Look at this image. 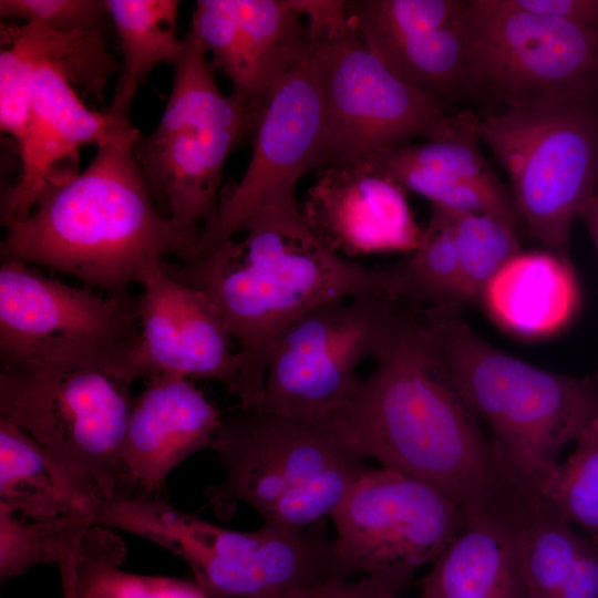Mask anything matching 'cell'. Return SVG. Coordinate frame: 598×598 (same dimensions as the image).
<instances>
[{
    "mask_svg": "<svg viewBox=\"0 0 598 598\" xmlns=\"http://www.w3.org/2000/svg\"><path fill=\"white\" fill-rule=\"evenodd\" d=\"M419 309L404 302L372 372L319 426L361 457L436 488L468 520L509 523L527 496L439 358Z\"/></svg>",
    "mask_w": 598,
    "mask_h": 598,
    "instance_id": "6da1fadb",
    "label": "cell"
},
{
    "mask_svg": "<svg viewBox=\"0 0 598 598\" xmlns=\"http://www.w3.org/2000/svg\"><path fill=\"white\" fill-rule=\"evenodd\" d=\"M240 231V240L229 239L198 258L164 261L163 267L205 292L219 310L239 359L228 392L239 408H255L262 401L269 350L293 321L331 301L400 295L388 269L367 267L322 245L296 195L259 205Z\"/></svg>",
    "mask_w": 598,
    "mask_h": 598,
    "instance_id": "7a4b0ae2",
    "label": "cell"
},
{
    "mask_svg": "<svg viewBox=\"0 0 598 598\" xmlns=\"http://www.w3.org/2000/svg\"><path fill=\"white\" fill-rule=\"evenodd\" d=\"M135 142L100 144L84 171L49 182L31 212L8 227L1 261L47 267L116 295L167 257L189 259L197 239L156 206Z\"/></svg>",
    "mask_w": 598,
    "mask_h": 598,
    "instance_id": "3957f363",
    "label": "cell"
},
{
    "mask_svg": "<svg viewBox=\"0 0 598 598\" xmlns=\"http://www.w3.org/2000/svg\"><path fill=\"white\" fill-rule=\"evenodd\" d=\"M419 313L512 482L544 501L560 453L598 417V377L556 373L511 355L478 336L460 308L424 306Z\"/></svg>",
    "mask_w": 598,
    "mask_h": 598,
    "instance_id": "277c9868",
    "label": "cell"
},
{
    "mask_svg": "<svg viewBox=\"0 0 598 598\" xmlns=\"http://www.w3.org/2000/svg\"><path fill=\"white\" fill-rule=\"evenodd\" d=\"M210 448L225 477L204 495L223 519L243 503L264 523L311 526L332 515L367 470L363 457L323 427L260 406L223 415Z\"/></svg>",
    "mask_w": 598,
    "mask_h": 598,
    "instance_id": "5b68a950",
    "label": "cell"
},
{
    "mask_svg": "<svg viewBox=\"0 0 598 598\" xmlns=\"http://www.w3.org/2000/svg\"><path fill=\"white\" fill-rule=\"evenodd\" d=\"M95 526L124 530L184 559L209 598H276L334 577L348 578L323 520L305 528L264 523L239 532L182 512L162 497L102 501Z\"/></svg>",
    "mask_w": 598,
    "mask_h": 598,
    "instance_id": "8992f818",
    "label": "cell"
},
{
    "mask_svg": "<svg viewBox=\"0 0 598 598\" xmlns=\"http://www.w3.org/2000/svg\"><path fill=\"white\" fill-rule=\"evenodd\" d=\"M477 134L504 168L522 223L569 259L573 223L598 189V96L489 112Z\"/></svg>",
    "mask_w": 598,
    "mask_h": 598,
    "instance_id": "52a82bcc",
    "label": "cell"
},
{
    "mask_svg": "<svg viewBox=\"0 0 598 598\" xmlns=\"http://www.w3.org/2000/svg\"><path fill=\"white\" fill-rule=\"evenodd\" d=\"M318 42L324 120L312 172L365 162L415 138L442 141L477 127L450 114L392 73L347 22Z\"/></svg>",
    "mask_w": 598,
    "mask_h": 598,
    "instance_id": "ba28073f",
    "label": "cell"
},
{
    "mask_svg": "<svg viewBox=\"0 0 598 598\" xmlns=\"http://www.w3.org/2000/svg\"><path fill=\"white\" fill-rule=\"evenodd\" d=\"M138 337L130 292L100 295L1 261L0 369L91 368L121 379Z\"/></svg>",
    "mask_w": 598,
    "mask_h": 598,
    "instance_id": "9c48e42d",
    "label": "cell"
},
{
    "mask_svg": "<svg viewBox=\"0 0 598 598\" xmlns=\"http://www.w3.org/2000/svg\"><path fill=\"white\" fill-rule=\"evenodd\" d=\"M466 99L526 107L598 96V30L468 0Z\"/></svg>",
    "mask_w": 598,
    "mask_h": 598,
    "instance_id": "30bf717a",
    "label": "cell"
},
{
    "mask_svg": "<svg viewBox=\"0 0 598 598\" xmlns=\"http://www.w3.org/2000/svg\"><path fill=\"white\" fill-rule=\"evenodd\" d=\"M130 384L91 368L0 369V417L27 432L102 502L120 492Z\"/></svg>",
    "mask_w": 598,
    "mask_h": 598,
    "instance_id": "8fae6325",
    "label": "cell"
},
{
    "mask_svg": "<svg viewBox=\"0 0 598 598\" xmlns=\"http://www.w3.org/2000/svg\"><path fill=\"white\" fill-rule=\"evenodd\" d=\"M404 300L367 295L318 306L271 346L260 408L310 424L327 422L350 398L359 365L386 343Z\"/></svg>",
    "mask_w": 598,
    "mask_h": 598,
    "instance_id": "7c38bea8",
    "label": "cell"
},
{
    "mask_svg": "<svg viewBox=\"0 0 598 598\" xmlns=\"http://www.w3.org/2000/svg\"><path fill=\"white\" fill-rule=\"evenodd\" d=\"M330 517L332 545L348 577L361 575L400 596L468 523L436 488L383 466L365 470Z\"/></svg>",
    "mask_w": 598,
    "mask_h": 598,
    "instance_id": "4fadbf2b",
    "label": "cell"
},
{
    "mask_svg": "<svg viewBox=\"0 0 598 598\" xmlns=\"http://www.w3.org/2000/svg\"><path fill=\"white\" fill-rule=\"evenodd\" d=\"M323 120L320 51L315 41L267 100L248 166L200 229L189 259L233 239L259 205L295 195L298 182L312 172Z\"/></svg>",
    "mask_w": 598,
    "mask_h": 598,
    "instance_id": "5bb4252c",
    "label": "cell"
},
{
    "mask_svg": "<svg viewBox=\"0 0 598 598\" xmlns=\"http://www.w3.org/2000/svg\"><path fill=\"white\" fill-rule=\"evenodd\" d=\"M346 10L408 85L445 111L466 97L468 0H353Z\"/></svg>",
    "mask_w": 598,
    "mask_h": 598,
    "instance_id": "9a60e30c",
    "label": "cell"
},
{
    "mask_svg": "<svg viewBox=\"0 0 598 598\" xmlns=\"http://www.w3.org/2000/svg\"><path fill=\"white\" fill-rule=\"evenodd\" d=\"M163 264L140 283V337L121 379L171 374L215 380L229 390L239 359L226 321L205 292L172 277Z\"/></svg>",
    "mask_w": 598,
    "mask_h": 598,
    "instance_id": "2e32d148",
    "label": "cell"
},
{
    "mask_svg": "<svg viewBox=\"0 0 598 598\" xmlns=\"http://www.w3.org/2000/svg\"><path fill=\"white\" fill-rule=\"evenodd\" d=\"M190 27L231 94L260 113L313 45L298 0H198Z\"/></svg>",
    "mask_w": 598,
    "mask_h": 598,
    "instance_id": "e0dca14e",
    "label": "cell"
},
{
    "mask_svg": "<svg viewBox=\"0 0 598 598\" xmlns=\"http://www.w3.org/2000/svg\"><path fill=\"white\" fill-rule=\"evenodd\" d=\"M300 205L302 217L332 252L358 257L414 251L424 228L413 216L406 192L369 162L316 172Z\"/></svg>",
    "mask_w": 598,
    "mask_h": 598,
    "instance_id": "ac0fdd59",
    "label": "cell"
},
{
    "mask_svg": "<svg viewBox=\"0 0 598 598\" xmlns=\"http://www.w3.org/2000/svg\"><path fill=\"white\" fill-rule=\"evenodd\" d=\"M221 416L188 378L145 380L131 400L117 496L162 497L168 475L197 451L212 447Z\"/></svg>",
    "mask_w": 598,
    "mask_h": 598,
    "instance_id": "d6986e66",
    "label": "cell"
},
{
    "mask_svg": "<svg viewBox=\"0 0 598 598\" xmlns=\"http://www.w3.org/2000/svg\"><path fill=\"white\" fill-rule=\"evenodd\" d=\"M141 136L127 114L89 109L73 90L61 66L44 64L38 71L25 131L18 142L20 172L1 200V223L7 228L24 218L43 188L58 174L55 165L80 146Z\"/></svg>",
    "mask_w": 598,
    "mask_h": 598,
    "instance_id": "ffe728a7",
    "label": "cell"
},
{
    "mask_svg": "<svg viewBox=\"0 0 598 598\" xmlns=\"http://www.w3.org/2000/svg\"><path fill=\"white\" fill-rule=\"evenodd\" d=\"M245 137L229 128L183 126L154 128L133 145L158 209L196 239L220 200L226 159Z\"/></svg>",
    "mask_w": 598,
    "mask_h": 598,
    "instance_id": "44dd1931",
    "label": "cell"
},
{
    "mask_svg": "<svg viewBox=\"0 0 598 598\" xmlns=\"http://www.w3.org/2000/svg\"><path fill=\"white\" fill-rule=\"evenodd\" d=\"M0 127L17 142L25 131L38 71L63 69L73 85L101 95L117 64L101 30L64 32L30 23H1Z\"/></svg>",
    "mask_w": 598,
    "mask_h": 598,
    "instance_id": "7402d4cb",
    "label": "cell"
},
{
    "mask_svg": "<svg viewBox=\"0 0 598 598\" xmlns=\"http://www.w3.org/2000/svg\"><path fill=\"white\" fill-rule=\"evenodd\" d=\"M480 306L503 331L539 340L570 324L580 292L568 258L550 250H520L486 283Z\"/></svg>",
    "mask_w": 598,
    "mask_h": 598,
    "instance_id": "603a6c76",
    "label": "cell"
},
{
    "mask_svg": "<svg viewBox=\"0 0 598 598\" xmlns=\"http://www.w3.org/2000/svg\"><path fill=\"white\" fill-rule=\"evenodd\" d=\"M419 587L421 598H529L517 523L468 520Z\"/></svg>",
    "mask_w": 598,
    "mask_h": 598,
    "instance_id": "cb8c5ba5",
    "label": "cell"
},
{
    "mask_svg": "<svg viewBox=\"0 0 598 598\" xmlns=\"http://www.w3.org/2000/svg\"><path fill=\"white\" fill-rule=\"evenodd\" d=\"M100 502L48 450L0 417V505L41 520L94 514Z\"/></svg>",
    "mask_w": 598,
    "mask_h": 598,
    "instance_id": "d4e9b609",
    "label": "cell"
},
{
    "mask_svg": "<svg viewBox=\"0 0 598 598\" xmlns=\"http://www.w3.org/2000/svg\"><path fill=\"white\" fill-rule=\"evenodd\" d=\"M207 51L189 25L173 61V85L156 130L183 126L229 128L255 133L261 113L251 110L234 94L224 95L207 59Z\"/></svg>",
    "mask_w": 598,
    "mask_h": 598,
    "instance_id": "484cf974",
    "label": "cell"
},
{
    "mask_svg": "<svg viewBox=\"0 0 598 598\" xmlns=\"http://www.w3.org/2000/svg\"><path fill=\"white\" fill-rule=\"evenodd\" d=\"M123 55L112 110L130 113L140 82L158 64L175 60L182 44L176 35L178 0H106Z\"/></svg>",
    "mask_w": 598,
    "mask_h": 598,
    "instance_id": "4316f807",
    "label": "cell"
},
{
    "mask_svg": "<svg viewBox=\"0 0 598 598\" xmlns=\"http://www.w3.org/2000/svg\"><path fill=\"white\" fill-rule=\"evenodd\" d=\"M125 555L112 529L90 528L69 558L76 598H209L195 581L121 569Z\"/></svg>",
    "mask_w": 598,
    "mask_h": 598,
    "instance_id": "83f0119b",
    "label": "cell"
},
{
    "mask_svg": "<svg viewBox=\"0 0 598 598\" xmlns=\"http://www.w3.org/2000/svg\"><path fill=\"white\" fill-rule=\"evenodd\" d=\"M386 269L403 300L420 307L463 309L461 265L451 210L431 205L420 247Z\"/></svg>",
    "mask_w": 598,
    "mask_h": 598,
    "instance_id": "f1b7e54d",
    "label": "cell"
},
{
    "mask_svg": "<svg viewBox=\"0 0 598 598\" xmlns=\"http://www.w3.org/2000/svg\"><path fill=\"white\" fill-rule=\"evenodd\" d=\"M94 514H73L25 522L0 505V580L24 575L38 566L58 567L79 549Z\"/></svg>",
    "mask_w": 598,
    "mask_h": 598,
    "instance_id": "f546056e",
    "label": "cell"
},
{
    "mask_svg": "<svg viewBox=\"0 0 598 598\" xmlns=\"http://www.w3.org/2000/svg\"><path fill=\"white\" fill-rule=\"evenodd\" d=\"M451 217L461 265L463 306H480L486 283L522 250L517 229L487 214L451 210Z\"/></svg>",
    "mask_w": 598,
    "mask_h": 598,
    "instance_id": "4dcf8cb0",
    "label": "cell"
},
{
    "mask_svg": "<svg viewBox=\"0 0 598 598\" xmlns=\"http://www.w3.org/2000/svg\"><path fill=\"white\" fill-rule=\"evenodd\" d=\"M575 444L574 452L550 474L544 501L598 544V417Z\"/></svg>",
    "mask_w": 598,
    "mask_h": 598,
    "instance_id": "1f68e13d",
    "label": "cell"
},
{
    "mask_svg": "<svg viewBox=\"0 0 598 598\" xmlns=\"http://www.w3.org/2000/svg\"><path fill=\"white\" fill-rule=\"evenodd\" d=\"M477 127L456 137L404 144L375 155L486 186H504L478 147Z\"/></svg>",
    "mask_w": 598,
    "mask_h": 598,
    "instance_id": "d6a6232c",
    "label": "cell"
},
{
    "mask_svg": "<svg viewBox=\"0 0 598 598\" xmlns=\"http://www.w3.org/2000/svg\"><path fill=\"white\" fill-rule=\"evenodd\" d=\"M109 14L101 0H1L0 16L73 32L101 30Z\"/></svg>",
    "mask_w": 598,
    "mask_h": 598,
    "instance_id": "836d02e7",
    "label": "cell"
},
{
    "mask_svg": "<svg viewBox=\"0 0 598 598\" xmlns=\"http://www.w3.org/2000/svg\"><path fill=\"white\" fill-rule=\"evenodd\" d=\"M278 598H400V595L367 577L358 580L334 577L319 585L289 590Z\"/></svg>",
    "mask_w": 598,
    "mask_h": 598,
    "instance_id": "e575fe53",
    "label": "cell"
},
{
    "mask_svg": "<svg viewBox=\"0 0 598 598\" xmlns=\"http://www.w3.org/2000/svg\"><path fill=\"white\" fill-rule=\"evenodd\" d=\"M524 11L598 30V0H509Z\"/></svg>",
    "mask_w": 598,
    "mask_h": 598,
    "instance_id": "d590c367",
    "label": "cell"
},
{
    "mask_svg": "<svg viewBox=\"0 0 598 598\" xmlns=\"http://www.w3.org/2000/svg\"><path fill=\"white\" fill-rule=\"evenodd\" d=\"M556 598H598V544L590 539Z\"/></svg>",
    "mask_w": 598,
    "mask_h": 598,
    "instance_id": "8d00e7d4",
    "label": "cell"
},
{
    "mask_svg": "<svg viewBox=\"0 0 598 598\" xmlns=\"http://www.w3.org/2000/svg\"><path fill=\"white\" fill-rule=\"evenodd\" d=\"M578 218L585 223L598 251V189L582 208Z\"/></svg>",
    "mask_w": 598,
    "mask_h": 598,
    "instance_id": "74e56055",
    "label": "cell"
},
{
    "mask_svg": "<svg viewBox=\"0 0 598 598\" xmlns=\"http://www.w3.org/2000/svg\"><path fill=\"white\" fill-rule=\"evenodd\" d=\"M60 579L62 586V598H76L73 580L68 564L59 567Z\"/></svg>",
    "mask_w": 598,
    "mask_h": 598,
    "instance_id": "f35d334b",
    "label": "cell"
}]
</instances>
